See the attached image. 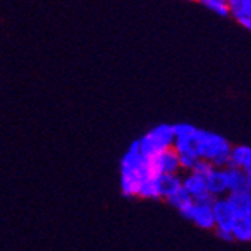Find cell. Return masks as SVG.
Wrapping results in <instances>:
<instances>
[{"label":"cell","instance_id":"6da1fadb","mask_svg":"<svg viewBox=\"0 0 251 251\" xmlns=\"http://www.w3.org/2000/svg\"><path fill=\"white\" fill-rule=\"evenodd\" d=\"M148 158L140 152L139 143L134 142L121 161V190L126 197H137L143 180L149 177Z\"/></svg>","mask_w":251,"mask_h":251},{"label":"cell","instance_id":"7a4b0ae2","mask_svg":"<svg viewBox=\"0 0 251 251\" xmlns=\"http://www.w3.org/2000/svg\"><path fill=\"white\" fill-rule=\"evenodd\" d=\"M232 148L233 145L218 132L208 129H197L196 132L197 156L206 159L214 167H227L230 164Z\"/></svg>","mask_w":251,"mask_h":251},{"label":"cell","instance_id":"3957f363","mask_svg":"<svg viewBox=\"0 0 251 251\" xmlns=\"http://www.w3.org/2000/svg\"><path fill=\"white\" fill-rule=\"evenodd\" d=\"M140 152L146 156H155L156 153H161L170 148H173L175 143V132L173 125L169 124H159L153 128H151L146 134H143L139 140Z\"/></svg>","mask_w":251,"mask_h":251},{"label":"cell","instance_id":"277c9868","mask_svg":"<svg viewBox=\"0 0 251 251\" xmlns=\"http://www.w3.org/2000/svg\"><path fill=\"white\" fill-rule=\"evenodd\" d=\"M148 169H149L151 176L179 173L180 172L179 155L173 148H170L161 153H156L155 156L148 158Z\"/></svg>","mask_w":251,"mask_h":251},{"label":"cell","instance_id":"5b68a950","mask_svg":"<svg viewBox=\"0 0 251 251\" xmlns=\"http://www.w3.org/2000/svg\"><path fill=\"white\" fill-rule=\"evenodd\" d=\"M212 209H214V218H215V229L233 232L235 226L238 223V218L227 197L226 196L215 197L212 200Z\"/></svg>","mask_w":251,"mask_h":251},{"label":"cell","instance_id":"8992f818","mask_svg":"<svg viewBox=\"0 0 251 251\" xmlns=\"http://www.w3.org/2000/svg\"><path fill=\"white\" fill-rule=\"evenodd\" d=\"M182 187L193 197L194 201L214 200V197L208 191L206 179L203 175H199L196 172H185V175L182 176Z\"/></svg>","mask_w":251,"mask_h":251},{"label":"cell","instance_id":"52a82bcc","mask_svg":"<svg viewBox=\"0 0 251 251\" xmlns=\"http://www.w3.org/2000/svg\"><path fill=\"white\" fill-rule=\"evenodd\" d=\"M191 221L200 227L201 230H214L215 229V218L212 209V200L206 201H194V211Z\"/></svg>","mask_w":251,"mask_h":251},{"label":"cell","instance_id":"ba28073f","mask_svg":"<svg viewBox=\"0 0 251 251\" xmlns=\"http://www.w3.org/2000/svg\"><path fill=\"white\" fill-rule=\"evenodd\" d=\"M209 194L215 197H223L229 194V185H227V173L226 167H212L211 172L204 176Z\"/></svg>","mask_w":251,"mask_h":251},{"label":"cell","instance_id":"9c48e42d","mask_svg":"<svg viewBox=\"0 0 251 251\" xmlns=\"http://www.w3.org/2000/svg\"><path fill=\"white\" fill-rule=\"evenodd\" d=\"M170 206H173L175 209H177V212L184 217L185 220H191L193 217V211H194V200L193 197L184 190V187L179 188L177 191H175L173 194L167 196L164 199Z\"/></svg>","mask_w":251,"mask_h":251},{"label":"cell","instance_id":"30bf717a","mask_svg":"<svg viewBox=\"0 0 251 251\" xmlns=\"http://www.w3.org/2000/svg\"><path fill=\"white\" fill-rule=\"evenodd\" d=\"M226 197L229 200L238 221L247 218L251 214V193L248 190L233 191L229 193Z\"/></svg>","mask_w":251,"mask_h":251},{"label":"cell","instance_id":"8fae6325","mask_svg":"<svg viewBox=\"0 0 251 251\" xmlns=\"http://www.w3.org/2000/svg\"><path fill=\"white\" fill-rule=\"evenodd\" d=\"M140 199H149V200H156L163 199V188H161V175L159 176H149L143 180V184L139 190Z\"/></svg>","mask_w":251,"mask_h":251},{"label":"cell","instance_id":"7c38bea8","mask_svg":"<svg viewBox=\"0 0 251 251\" xmlns=\"http://www.w3.org/2000/svg\"><path fill=\"white\" fill-rule=\"evenodd\" d=\"M226 173H227V185H229V193L247 190V173H245L244 169L227 166Z\"/></svg>","mask_w":251,"mask_h":251},{"label":"cell","instance_id":"4fadbf2b","mask_svg":"<svg viewBox=\"0 0 251 251\" xmlns=\"http://www.w3.org/2000/svg\"><path fill=\"white\" fill-rule=\"evenodd\" d=\"M161 188H163V199H166L167 196L182 188V176L179 173L161 175Z\"/></svg>","mask_w":251,"mask_h":251},{"label":"cell","instance_id":"5bb4252c","mask_svg":"<svg viewBox=\"0 0 251 251\" xmlns=\"http://www.w3.org/2000/svg\"><path fill=\"white\" fill-rule=\"evenodd\" d=\"M230 15L235 20L251 17V0H226Z\"/></svg>","mask_w":251,"mask_h":251},{"label":"cell","instance_id":"9a60e30c","mask_svg":"<svg viewBox=\"0 0 251 251\" xmlns=\"http://www.w3.org/2000/svg\"><path fill=\"white\" fill-rule=\"evenodd\" d=\"M233 238L238 242H251V217L239 220L233 229Z\"/></svg>","mask_w":251,"mask_h":251},{"label":"cell","instance_id":"2e32d148","mask_svg":"<svg viewBox=\"0 0 251 251\" xmlns=\"http://www.w3.org/2000/svg\"><path fill=\"white\" fill-rule=\"evenodd\" d=\"M197 2L208 8L209 11H212L214 14L220 15V17H229L230 15V11H229V6H227V2L226 0H197Z\"/></svg>","mask_w":251,"mask_h":251},{"label":"cell","instance_id":"e0dca14e","mask_svg":"<svg viewBox=\"0 0 251 251\" xmlns=\"http://www.w3.org/2000/svg\"><path fill=\"white\" fill-rule=\"evenodd\" d=\"M199 156L197 155H191V153H180L179 155V163H180V170L184 172H191L194 164L197 163Z\"/></svg>","mask_w":251,"mask_h":251},{"label":"cell","instance_id":"ac0fdd59","mask_svg":"<svg viewBox=\"0 0 251 251\" xmlns=\"http://www.w3.org/2000/svg\"><path fill=\"white\" fill-rule=\"evenodd\" d=\"M212 167H214V166H212L209 161H206V159H203V158H199V159H197V163L194 164V167H193L191 172H196V173H199V175L206 176V175L211 172Z\"/></svg>","mask_w":251,"mask_h":251},{"label":"cell","instance_id":"d6986e66","mask_svg":"<svg viewBox=\"0 0 251 251\" xmlns=\"http://www.w3.org/2000/svg\"><path fill=\"white\" fill-rule=\"evenodd\" d=\"M214 230L217 233V238H220L224 242H233L235 241L233 232H230V230H221V229H214Z\"/></svg>","mask_w":251,"mask_h":251},{"label":"cell","instance_id":"ffe728a7","mask_svg":"<svg viewBox=\"0 0 251 251\" xmlns=\"http://www.w3.org/2000/svg\"><path fill=\"white\" fill-rule=\"evenodd\" d=\"M242 169L247 173V190L251 193V152H250V155H248V158H247V161H245Z\"/></svg>","mask_w":251,"mask_h":251},{"label":"cell","instance_id":"44dd1931","mask_svg":"<svg viewBox=\"0 0 251 251\" xmlns=\"http://www.w3.org/2000/svg\"><path fill=\"white\" fill-rule=\"evenodd\" d=\"M239 25L244 27V29H247L248 32H251V17H244V18H239V20H236Z\"/></svg>","mask_w":251,"mask_h":251}]
</instances>
